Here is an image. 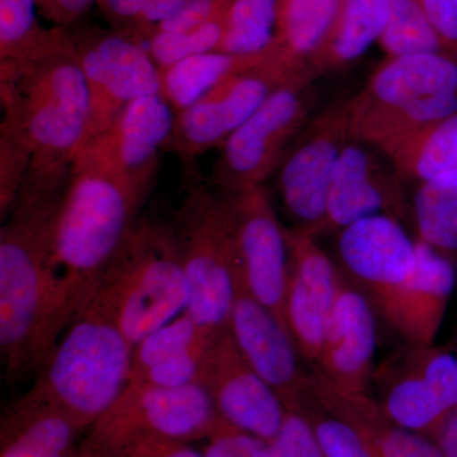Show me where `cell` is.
Instances as JSON below:
<instances>
[{
	"label": "cell",
	"instance_id": "16",
	"mask_svg": "<svg viewBox=\"0 0 457 457\" xmlns=\"http://www.w3.org/2000/svg\"><path fill=\"white\" fill-rule=\"evenodd\" d=\"M404 183L387 156L362 141L351 139L339 156L330 183L323 234L337 233L375 215L411 221V203Z\"/></svg>",
	"mask_w": 457,
	"mask_h": 457
},
{
	"label": "cell",
	"instance_id": "23",
	"mask_svg": "<svg viewBox=\"0 0 457 457\" xmlns=\"http://www.w3.org/2000/svg\"><path fill=\"white\" fill-rule=\"evenodd\" d=\"M84 431L62 409L25 394L3 418L0 457H77Z\"/></svg>",
	"mask_w": 457,
	"mask_h": 457
},
{
	"label": "cell",
	"instance_id": "39",
	"mask_svg": "<svg viewBox=\"0 0 457 457\" xmlns=\"http://www.w3.org/2000/svg\"><path fill=\"white\" fill-rule=\"evenodd\" d=\"M432 25L457 49V0H417Z\"/></svg>",
	"mask_w": 457,
	"mask_h": 457
},
{
	"label": "cell",
	"instance_id": "2",
	"mask_svg": "<svg viewBox=\"0 0 457 457\" xmlns=\"http://www.w3.org/2000/svg\"><path fill=\"white\" fill-rule=\"evenodd\" d=\"M62 195L14 204L0 228V350L9 384L37 375L68 328L50 269Z\"/></svg>",
	"mask_w": 457,
	"mask_h": 457
},
{
	"label": "cell",
	"instance_id": "13",
	"mask_svg": "<svg viewBox=\"0 0 457 457\" xmlns=\"http://www.w3.org/2000/svg\"><path fill=\"white\" fill-rule=\"evenodd\" d=\"M174 117L176 112L162 95L137 99L104 134L84 145L75 165L101 171L149 195Z\"/></svg>",
	"mask_w": 457,
	"mask_h": 457
},
{
	"label": "cell",
	"instance_id": "46",
	"mask_svg": "<svg viewBox=\"0 0 457 457\" xmlns=\"http://www.w3.org/2000/svg\"><path fill=\"white\" fill-rule=\"evenodd\" d=\"M47 0H37V3H38V8H41L42 5L45 4V3H46Z\"/></svg>",
	"mask_w": 457,
	"mask_h": 457
},
{
	"label": "cell",
	"instance_id": "43",
	"mask_svg": "<svg viewBox=\"0 0 457 457\" xmlns=\"http://www.w3.org/2000/svg\"><path fill=\"white\" fill-rule=\"evenodd\" d=\"M431 438L437 445L442 456L457 457V407L442 420Z\"/></svg>",
	"mask_w": 457,
	"mask_h": 457
},
{
	"label": "cell",
	"instance_id": "31",
	"mask_svg": "<svg viewBox=\"0 0 457 457\" xmlns=\"http://www.w3.org/2000/svg\"><path fill=\"white\" fill-rule=\"evenodd\" d=\"M387 57L450 54L457 49L442 37L417 0H390V16L378 40Z\"/></svg>",
	"mask_w": 457,
	"mask_h": 457
},
{
	"label": "cell",
	"instance_id": "15",
	"mask_svg": "<svg viewBox=\"0 0 457 457\" xmlns=\"http://www.w3.org/2000/svg\"><path fill=\"white\" fill-rule=\"evenodd\" d=\"M225 196L233 215L240 281L290 333L286 323L288 248L285 227L264 186Z\"/></svg>",
	"mask_w": 457,
	"mask_h": 457
},
{
	"label": "cell",
	"instance_id": "32",
	"mask_svg": "<svg viewBox=\"0 0 457 457\" xmlns=\"http://www.w3.org/2000/svg\"><path fill=\"white\" fill-rule=\"evenodd\" d=\"M278 0H231L219 53L254 55L272 49Z\"/></svg>",
	"mask_w": 457,
	"mask_h": 457
},
{
	"label": "cell",
	"instance_id": "45",
	"mask_svg": "<svg viewBox=\"0 0 457 457\" xmlns=\"http://www.w3.org/2000/svg\"><path fill=\"white\" fill-rule=\"evenodd\" d=\"M119 457H161L150 436L135 438L123 447Z\"/></svg>",
	"mask_w": 457,
	"mask_h": 457
},
{
	"label": "cell",
	"instance_id": "1",
	"mask_svg": "<svg viewBox=\"0 0 457 457\" xmlns=\"http://www.w3.org/2000/svg\"><path fill=\"white\" fill-rule=\"evenodd\" d=\"M0 135L29 154L18 204H37L62 194L89 137L88 86L75 56L73 36L18 62H0Z\"/></svg>",
	"mask_w": 457,
	"mask_h": 457
},
{
	"label": "cell",
	"instance_id": "17",
	"mask_svg": "<svg viewBox=\"0 0 457 457\" xmlns=\"http://www.w3.org/2000/svg\"><path fill=\"white\" fill-rule=\"evenodd\" d=\"M200 384L228 425L267 444L278 436L287 409L246 362L228 327L207 348Z\"/></svg>",
	"mask_w": 457,
	"mask_h": 457
},
{
	"label": "cell",
	"instance_id": "38",
	"mask_svg": "<svg viewBox=\"0 0 457 457\" xmlns=\"http://www.w3.org/2000/svg\"><path fill=\"white\" fill-rule=\"evenodd\" d=\"M230 2L231 0H189L186 7L180 9L179 13L174 14L170 20L161 23L153 32H179L196 29L222 16Z\"/></svg>",
	"mask_w": 457,
	"mask_h": 457
},
{
	"label": "cell",
	"instance_id": "47",
	"mask_svg": "<svg viewBox=\"0 0 457 457\" xmlns=\"http://www.w3.org/2000/svg\"><path fill=\"white\" fill-rule=\"evenodd\" d=\"M456 350H457V345H456Z\"/></svg>",
	"mask_w": 457,
	"mask_h": 457
},
{
	"label": "cell",
	"instance_id": "11",
	"mask_svg": "<svg viewBox=\"0 0 457 457\" xmlns=\"http://www.w3.org/2000/svg\"><path fill=\"white\" fill-rule=\"evenodd\" d=\"M351 137L350 99L312 114L276 171V187L293 228L323 234L330 183Z\"/></svg>",
	"mask_w": 457,
	"mask_h": 457
},
{
	"label": "cell",
	"instance_id": "19",
	"mask_svg": "<svg viewBox=\"0 0 457 457\" xmlns=\"http://www.w3.org/2000/svg\"><path fill=\"white\" fill-rule=\"evenodd\" d=\"M285 236L288 248L286 323L297 350L315 366L342 272L312 234L285 228Z\"/></svg>",
	"mask_w": 457,
	"mask_h": 457
},
{
	"label": "cell",
	"instance_id": "3",
	"mask_svg": "<svg viewBox=\"0 0 457 457\" xmlns=\"http://www.w3.org/2000/svg\"><path fill=\"white\" fill-rule=\"evenodd\" d=\"M147 196L107 174L75 165L57 206L50 245V269L66 326L92 302Z\"/></svg>",
	"mask_w": 457,
	"mask_h": 457
},
{
	"label": "cell",
	"instance_id": "8",
	"mask_svg": "<svg viewBox=\"0 0 457 457\" xmlns=\"http://www.w3.org/2000/svg\"><path fill=\"white\" fill-rule=\"evenodd\" d=\"M315 77L302 71L278 87L221 147L213 170L224 195L263 186L278 171L318 104Z\"/></svg>",
	"mask_w": 457,
	"mask_h": 457
},
{
	"label": "cell",
	"instance_id": "44",
	"mask_svg": "<svg viewBox=\"0 0 457 457\" xmlns=\"http://www.w3.org/2000/svg\"><path fill=\"white\" fill-rule=\"evenodd\" d=\"M156 451L161 457H206L204 453L192 449L187 442L168 440V438L153 437Z\"/></svg>",
	"mask_w": 457,
	"mask_h": 457
},
{
	"label": "cell",
	"instance_id": "37",
	"mask_svg": "<svg viewBox=\"0 0 457 457\" xmlns=\"http://www.w3.org/2000/svg\"><path fill=\"white\" fill-rule=\"evenodd\" d=\"M207 441L203 450L206 457H270L267 442L233 426Z\"/></svg>",
	"mask_w": 457,
	"mask_h": 457
},
{
	"label": "cell",
	"instance_id": "34",
	"mask_svg": "<svg viewBox=\"0 0 457 457\" xmlns=\"http://www.w3.org/2000/svg\"><path fill=\"white\" fill-rule=\"evenodd\" d=\"M225 13L187 31L153 32L146 46L159 69L164 71L187 57L216 51L225 29Z\"/></svg>",
	"mask_w": 457,
	"mask_h": 457
},
{
	"label": "cell",
	"instance_id": "25",
	"mask_svg": "<svg viewBox=\"0 0 457 457\" xmlns=\"http://www.w3.org/2000/svg\"><path fill=\"white\" fill-rule=\"evenodd\" d=\"M390 16V0H343L326 42L309 62L315 77L341 71L380 40Z\"/></svg>",
	"mask_w": 457,
	"mask_h": 457
},
{
	"label": "cell",
	"instance_id": "21",
	"mask_svg": "<svg viewBox=\"0 0 457 457\" xmlns=\"http://www.w3.org/2000/svg\"><path fill=\"white\" fill-rule=\"evenodd\" d=\"M337 249L345 272L362 286L372 303L413 275L416 239L389 215L362 219L337 231Z\"/></svg>",
	"mask_w": 457,
	"mask_h": 457
},
{
	"label": "cell",
	"instance_id": "35",
	"mask_svg": "<svg viewBox=\"0 0 457 457\" xmlns=\"http://www.w3.org/2000/svg\"><path fill=\"white\" fill-rule=\"evenodd\" d=\"M302 416L311 423L326 457H376L369 438L350 420L320 405L317 396Z\"/></svg>",
	"mask_w": 457,
	"mask_h": 457
},
{
	"label": "cell",
	"instance_id": "12",
	"mask_svg": "<svg viewBox=\"0 0 457 457\" xmlns=\"http://www.w3.org/2000/svg\"><path fill=\"white\" fill-rule=\"evenodd\" d=\"M372 378L385 416L409 431L431 436L457 407V350L407 343Z\"/></svg>",
	"mask_w": 457,
	"mask_h": 457
},
{
	"label": "cell",
	"instance_id": "5",
	"mask_svg": "<svg viewBox=\"0 0 457 457\" xmlns=\"http://www.w3.org/2000/svg\"><path fill=\"white\" fill-rule=\"evenodd\" d=\"M132 345L185 312L188 286L171 222L139 219L95 297Z\"/></svg>",
	"mask_w": 457,
	"mask_h": 457
},
{
	"label": "cell",
	"instance_id": "18",
	"mask_svg": "<svg viewBox=\"0 0 457 457\" xmlns=\"http://www.w3.org/2000/svg\"><path fill=\"white\" fill-rule=\"evenodd\" d=\"M246 362L278 394L287 411L303 413L312 399V374L300 368L293 337L239 279L228 324Z\"/></svg>",
	"mask_w": 457,
	"mask_h": 457
},
{
	"label": "cell",
	"instance_id": "10",
	"mask_svg": "<svg viewBox=\"0 0 457 457\" xmlns=\"http://www.w3.org/2000/svg\"><path fill=\"white\" fill-rule=\"evenodd\" d=\"M71 36L89 90V143L132 102L161 95L162 71L143 38L128 29H88Z\"/></svg>",
	"mask_w": 457,
	"mask_h": 457
},
{
	"label": "cell",
	"instance_id": "20",
	"mask_svg": "<svg viewBox=\"0 0 457 457\" xmlns=\"http://www.w3.org/2000/svg\"><path fill=\"white\" fill-rule=\"evenodd\" d=\"M375 348L371 302L342 275L314 371L339 392L365 394L375 371Z\"/></svg>",
	"mask_w": 457,
	"mask_h": 457
},
{
	"label": "cell",
	"instance_id": "4",
	"mask_svg": "<svg viewBox=\"0 0 457 457\" xmlns=\"http://www.w3.org/2000/svg\"><path fill=\"white\" fill-rule=\"evenodd\" d=\"M457 113V56L387 57L350 98L352 139L390 154L411 135Z\"/></svg>",
	"mask_w": 457,
	"mask_h": 457
},
{
	"label": "cell",
	"instance_id": "41",
	"mask_svg": "<svg viewBox=\"0 0 457 457\" xmlns=\"http://www.w3.org/2000/svg\"><path fill=\"white\" fill-rule=\"evenodd\" d=\"M147 0H98L99 8L114 29H134Z\"/></svg>",
	"mask_w": 457,
	"mask_h": 457
},
{
	"label": "cell",
	"instance_id": "29",
	"mask_svg": "<svg viewBox=\"0 0 457 457\" xmlns=\"http://www.w3.org/2000/svg\"><path fill=\"white\" fill-rule=\"evenodd\" d=\"M411 221L418 239L453 261L457 258V171L418 183Z\"/></svg>",
	"mask_w": 457,
	"mask_h": 457
},
{
	"label": "cell",
	"instance_id": "6",
	"mask_svg": "<svg viewBox=\"0 0 457 457\" xmlns=\"http://www.w3.org/2000/svg\"><path fill=\"white\" fill-rule=\"evenodd\" d=\"M134 348L106 309L92 300L66 328L26 394L62 409L88 429L128 386Z\"/></svg>",
	"mask_w": 457,
	"mask_h": 457
},
{
	"label": "cell",
	"instance_id": "30",
	"mask_svg": "<svg viewBox=\"0 0 457 457\" xmlns=\"http://www.w3.org/2000/svg\"><path fill=\"white\" fill-rule=\"evenodd\" d=\"M37 8V0H0V62L35 59L69 37L62 27L45 29Z\"/></svg>",
	"mask_w": 457,
	"mask_h": 457
},
{
	"label": "cell",
	"instance_id": "33",
	"mask_svg": "<svg viewBox=\"0 0 457 457\" xmlns=\"http://www.w3.org/2000/svg\"><path fill=\"white\" fill-rule=\"evenodd\" d=\"M220 333L204 329L183 312L135 345L130 376L167 361L204 353Z\"/></svg>",
	"mask_w": 457,
	"mask_h": 457
},
{
	"label": "cell",
	"instance_id": "24",
	"mask_svg": "<svg viewBox=\"0 0 457 457\" xmlns=\"http://www.w3.org/2000/svg\"><path fill=\"white\" fill-rule=\"evenodd\" d=\"M314 378L319 403L353 423L371 442L376 457H444L432 438L394 425L365 394L339 392L323 376L315 374Z\"/></svg>",
	"mask_w": 457,
	"mask_h": 457
},
{
	"label": "cell",
	"instance_id": "40",
	"mask_svg": "<svg viewBox=\"0 0 457 457\" xmlns=\"http://www.w3.org/2000/svg\"><path fill=\"white\" fill-rule=\"evenodd\" d=\"M188 2L189 0H147L137 25L130 31L146 42V38L156 27L179 13Z\"/></svg>",
	"mask_w": 457,
	"mask_h": 457
},
{
	"label": "cell",
	"instance_id": "7",
	"mask_svg": "<svg viewBox=\"0 0 457 457\" xmlns=\"http://www.w3.org/2000/svg\"><path fill=\"white\" fill-rule=\"evenodd\" d=\"M179 240L188 286L186 314L212 333L227 329L239 286L233 215L225 195L195 186L176 213Z\"/></svg>",
	"mask_w": 457,
	"mask_h": 457
},
{
	"label": "cell",
	"instance_id": "22",
	"mask_svg": "<svg viewBox=\"0 0 457 457\" xmlns=\"http://www.w3.org/2000/svg\"><path fill=\"white\" fill-rule=\"evenodd\" d=\"M416 248L413 275L374 303L408 345H431L456 287V263L418 237Z\"/></svg>",
	"mask_w": 457,
	"mask_h": 457
},
{
	"label": "cell",
	"instance_id": "28",
	"mask_svg": "<svg viewBox=\"0 0 457 457\" xmlns=\"http://www.w3.org/2000/svg\"><path fill=\"white\" fill-rule=\"evenodd\" d=\"M387 158L404 182L416 185L457 171V113L411 135Z\"/></svg>",
	"mask_w": 457,
	"mask_h": 457
},
{
	"label": "cell",
	"instance_id": "27",
	"mask_svg": "<svg viewBox=\"0 0 457 457\" xmlns=\"http://www.w3.org/2000/svg\"><path fill=\"white\" fill-rule=\"evenodd\" d=\"M278 60L275 49L254 55L212 53L187 57L162 71L161 95L174 112L185 110L228 78Z\"/></svg>",
	"mask_w": 457,
	"mask_h": 457
},
{
	"label": "cell",
	"instance_id": "36",
	"mask_svg": "<svg viewBox=\"0 0 457 457\" xmlns=\"http://www.w3.org/2000/svg\"><path fill=\"white\" fill-rule=\"evenodd\" d=\"M270 457H326L311 423L296 411H286L281 429L269 442Z\"/></svg>",
	"mask_w": 457,
	"mask_h": 457
},
{
	"label": "cell",
	"instance_id": "42",
	"mask_svg": "<svg viewBox=\"0 0 457 457\" xmlns=\"http://www.w3.org/2000/svg\"><path fill=\"white\" fill-rule=\"evenodd\" d=\"M95 3L98 0H47L40 11L47 20L62 29L83 16Z\"/></svg>",
	"mask_w": 457,
	"mask_h": 457
},
{
	"label": "cell",
	"instance_id": "26",
	"mask_svg": "<svg viewBox=\"0 0 457 457\" xmlns=\"http://www.w3.org/2000/svg\"><path fill=\"white\" fill-rule=\"evenodd\" d=\"M342 3L343 0H278L273 49L285 68L291 71L309 69V62L335 25Z\"/></svg>",
	"mask_w": 457,
	"mask_h": 457
},
{
	"label": "cell",
	"instance_id": "9",
	"mask_svg": "<svg viewBox=\"0 0 457 457\" xmlns=\"http://www.w3.org/2000/svg\"><path fill=\"white\" fill-rule=\"evenodd\" d=\"M228 426L201 384L173 389L126 386L112 407L90 427L80 447L90 457H119L135 438L153 436L188 444L209 440Z\"/></svg>",
	"mask_w": 457,
	"mask_h": 457
},
{
	"label": "cell",
	"instance_id": "14",
	"mask_svg": "<svg viewBox=\"0 0 457 457\" xmlns=\"http://www.w3.org/2000/svg\"><path fill=\"white\" fill-rule=\"evenodd\" d=\"M296 73L273 60L228 78L176 113L165 150L188 161L213 147H222L270 93Z\"/></svg>",
	"mask_w": 457,
	"mask_h": 457
}]
</instances>
